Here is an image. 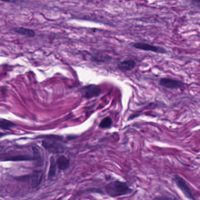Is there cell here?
I'll return each instance as SVG.
<instances>
[{
    "mask_svg": "<svg viewBox=\"0 0 200 200\" xmlns=\"http://www.w3.org/2000/svg\"><path fill=\"white\" fill-rule=\"evenodd\" d=\"M105 192L111 197L129 194L133 191L127 183L120 181H113L107 184L105 188Z\"/></svg>",
    "mask_w": 200,
    "mask_h": 200,
    "instance_id": "6da1fadb",
    "label": "cell"
},
{
    "mask_svg": "<svg viewBox=\"0 0 200 200\" xmlns=\"http://www.w3.org/2000/svg\"><path fill=\"white\" fill-rule=\"evenodd\" d=\"M42 141V145L48 152L52 154H59L65 151V146L59 141L62 140V137L55 135L46 136Z\"/></svg>",
    "mask_w": 200,
    "mask_h": 200,
    "instance_id": "7a4b0ae2",
    "label": "cell"
},
{
    "mask_svg": "<svg viewBox=\"0 0 200 200\" xmlns=\"http://www.w3.org/2000/svg\"><path fill=\"white\" fill-rule=\"evenodd\" d=\"M133 46L137 50H145V51H151L157 54H166L167 53V50L164 49L163 47L151 45L145 42H137L134 44L133 45Z\"/></svg>",
    "mask_w": 200,
    "mask_h": 200,
    "instance_id": "3957f363",
    "label": "cell"
},
{
    "mask_svg": "<svg viewBox=\"0 0 200 200\" xmlns=\"http://www.w3.org/2000/svg\"><path fill=\"white\" fill-rule=\"evenodd\" d=\"M174 180L177 186L187 198L191 200H196L195 197L193 196V194L192 193L190 187L182 178L178 176H176Z\"/></svg>",
    "mask_w": 200,
    "mask_h": 200,
    "instance_id": "277c9868",
    "label": "cell"
},
{
    "mask_svg": "<svg viewBox=\"0 0 200 200\" xmlns=\"http://www.w3.org/2000/svg\"><path fill=\"white\" fill-rule=\"evenodd\" d=\"M159 85L167 89H178L184 87L185 84L184 82L178 79L169 77H163L160 79Z\"/></svg>",
    "mask_w": 200,
    "mask_h": 200,
    "instance_id": "5b68a950",
    "label": "cell"
},
{
    "mask_svg": "<svg viewBox=\"0 0 200 200\" xmlns=\"http://www.w3.org/2000/svg\"><path fill=\"white\" fill-rule=\"evenodd\" d=\"M81 92L83 97L87 99L96 97L100 95L101 89L100 87L95 85H89L83 87L81 89Z\"/></svg>",
    "mask_w": 200,
    "mask_h": 200,
    "instance_id": "8992f818",
    "label": "cell"
},
{
    "mask_svg": "<svg viewBox=\"0 0 200 200\" xmlns=\"http://www.w3.org/2000/svg\"><path fill=\"white\" fill-rule=\"evenodd\" d=\"M36 160L34 155H31L25 154H15L5 155L2 157L1 161H33Z\"/></svg>",
    "mask_w": 200,
    "mask_h": 200,
    "instance_id": "52a82bcc",
    "label": "cell"
},
{
    "mask_svg": "<svg viewBox=\"0 0 200 200\" xmlns=\"http://www.w3.org/2000/svg\"><path fill=\"white\" fill-rule=\"evenodd\" d=\"M44 172L42 170H35L31 175V184L33 188H36L39 186L42 181Z\"/></svg>",
    "mask_w": 200,
    "mask_h": 200,
    "instance_id": "ba28073f",
    "label": "cell"
},
{
    "mask_svg": "<svg viewBox=\"0 0 200 200\" xmlns=\"http://www.w3.org/2000/svg\"><path fill=\"white\" fill-rule=\"evenodd\" d=\"M136 62L133 59H126L118 64V68L123 72L130 71L136 67Z\"/></svg>",
    "mask_w": 200,
    "mask_h": 200,
    "instance_id": "9c48e42d",
    "label": "cell"
},
{
    "mask_svg": "<svg viewBox=\"0 0 200 200\" xmlns=\"http://www.w3.org/2000/svg\"><path fill=\"white\" fill-rule=\"evenodd\" d=\"M56 164L58 168L61 170H65L68 169L70 165L69 160L65 155H61L56 160Z\"/></svg>",
    "mask_w": 200,
    "mask_h": 200,
    "instance_id": "30bf717a",
    "label": "cell"
},
{
    "mask_svg": "<svg viewBox=\"0 0 200 200\" xmlns=\"http://www.w3.org/2000/svg\"><path fill=\"white\" fill-rule=\"evenodd\" d=\"M56 160L55 159L54 156H51L50 158V168H49V172L48 174V178L54 177L56 175Z\"/></svg>",
    "mask_w": 200,
    "mask_h": 200,
    "instance_id": "8fae6325",
    "label": "cell"
},
{
    "mask_svg": "<svg viewBox=\"0 0 200 200\" xmlns=\"http://www.w3.org/2000/svg\"><path fill=\"white\" fill-rule=\"evenodd\" d=\"M15 32L21 35H26V36H29V37H33L35 36V32L31 29H27L25 28H16L14 29Z\"/></svg>",
    "mask_w": 200,
    "mask_h": 200,
    "instance_id": "7c38bea8",
    "label": "cell"
},
{
    "mask_svg": "<svg viewBox=\"0 0 200 200\" xmlns=\"http://www.w3.org/2000/svg\"><path fill=\"white\" fill-rule=\"evenodd\" d=\"M15 126V124L13 123L12 122L5 118H1V120H0L1 129L4 130H8Z\"/></svg>",
    "mask_w": 200,
    "mask_h": 200,
    "instance_id": "4fadbf2b",
    "label": "cell"
},
{
    "mask_svg": "<svg viewBox=\"0 0 200 200\" xmlns=\"http://www.w3.org/2000/svg\"><path fill=\"white\" fill-rule=\"evenodd\" d=\"M112 124V120L109 117H106L103 118L99 125V127L101 129L109 128Z\"/></svg>",
    "mask_w": 200,
    "mask_h": 200,
    "instance_id": "5bb4252c",
    "label": "cell"
},
{
    "mask_svg": "<svg viewBox=\"0 0 200 200\" xmlns=\"http://www.w3.org/2000/svg\"><path fill=\"white\" fill-rule=\"evenodd\" d=\"M192 3L196 5H198V7H200V1H192Z\"/></svg>",
    "mask_w": 200,
    "mask_h": 200,
    "instance_id": "9a60e30c",
    "label": "cell"
},
{
    "mask_svg": "<svg viewBox=\"0 0 200 200\" xmlns=\"http://www.w3.org/2000/svg\"><path fill=\"white\" fill-rule=\"evenodd\" d=\"M166 200H177V199H172V198H167Z\"/></svg>",
    "mask_w": 200,
    "mask_h": 200,
    "instance_id": "2e32d148",
    "label": "cell"
},
{
    "mask_svg": "<svg viewBox=\"0 0 200 200\" xmlns=\"http://www.w3.org/2000/svg\"></svg>",
    "mask_w": 200,
    "mask_h": 200,
    "instance_id": "e0dca14e",
    "label": "cell"
}]
</instances>
